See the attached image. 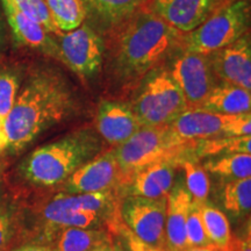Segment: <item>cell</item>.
<instances>
[{"label":"cell","instance_id":"6da1fadb","mask_svg":"<svg viewBox=\"0 0 251 251\" xmlns=\"http://www.w3.org/2000/svg\"><path fill=\"white\" fill-rule=\"evenodd\" d=\"M75 106L74 91L61 74L49 68L35 69L4 121L7 151H24L41 134L70 117Z\"/></svg>","mask_w":251,"mask_h":251},{"label":"cell","instance_id":"7a4b0ae2","mask_svg":"<svg viewBox=\"0 0 251 251\" xmlns=\"http://www.w3.org/2000/svg\"><path fill=\"white\" fill-rule=\"evenodd\" d=\"M114 51V69L124 81L146 76L172 50L181 47L184 33L163 20L146 1L124 23Z\"/></svg>","mask_w":251,"mask_h":251},{"label":"cell","instance_id":"3957f363","mask_svg":"<svg viewBox=\"0 0 251 251\" xmlns=\"http://www.w3.org/2000/svg\"><path fill=\"white\" fill-rule=\"evenodd\" d=\"M101 148L98 133L80 128L36 148L20 163L18 170L31 186L59 187L81 165L101 152Z\"/></svg>","mask_w":251,"mask_h":251},{"label":"cell","instance_id":"277c9868","mask_svg":"<svg viewBox=\"0 0 251 251\" xmlns=\"http://www.w3.org/2000/svg\"><path fill=\"white\" fill-rule=\"evenodd\" d=\"M117 188L94 193L68 194L58 192L47 200L39 211L41 236L51 241L64 228H102L119 212Z\"/></svg>","mask_w":251,"mask_h":251},{"label":"cell","instance_id":"5b68a950","mask_svg":"<svg viewBox=\"0 0 251 251\" xmlns=\"http://www.w3.org/2000/svg\"><path fill=\"white\" fill-rule=\"evenodd\" d=\"M193 142L180 140L169 126L142 127L113 149L121 174L120 187H124L137 171L152 163L187 159L191 153L193 155Z\"/></svg>","mask_w":251,"mask_h":251},{"label":"cell","instance_id":"8992f818","mask_svg":"<svg viewBox=\"0 0 251 251\" xmlns=\"http://www.w3.org/2000/svg\"><path fill=\"white\" fill-rule=\"evenodd\" d=\"M130 105L143 127L170 126L187 108L179 87L169 70L163 68L147 74Z\"/></svg>","mask_w":251,"mask_h":251},{"label":"cell","instance_id":"52a82bcc","mask_svg":"<svg viewBox=\"0 0 251 251\" xmlns=\"http://www.w3.org/2000/svg\"><path fill=\"white\" fill-rule=\"evenodd\" d=\"M250 24V4L237 0L213 12L203 23L184 34L181 48L208 55L246 35Z\"/></svg>","mask_w":251,"mask_h":251},{"label":"cell","instance_id":"ba28073f","mask_svg":"<svg viewBox=\"0 0 251 251\" xmlns=\"http://www.w3.org/2000/svg\"><path fill=\"white\" fill-rule=\"evenodd\" d=\"M58 61L83 78H91L100 71L103 58L102 37L83 23L76 29L55 35Z\"/></svg>","mask_w":251,"mask_h":251},{"label":"cell","instance_id":"9c48e42d","mask_svg":"<svg viewBox=\"0 0 251 251\" xmlns=\"http://www.w3.org/2000/svg\"><path fill=\"white\" fill-rule=\"evenodd\" d=\"M119 215L126 227L140 240L164 249L166 197L150 199L125 196L119 202Z\"/></svg>","mask_w":251,"mask_h":251},{"label":"cell","instance_id":"30bf717a","mask_svg":"<svg viewBox=\"0 0 251 251\" xmlns=\"http://www.w3.org/2000/svg\"><path fill=\"white\" fill-rule=\"evenodd\" d=\"M171 77L179 87L187 108H199L219 80L208 55L184 50L174 61Z\"/></svg>","mask_w":251,"mask_h":251},{"label":"cell","instance_id":"8fae6325","mask_svg":"<svg viewBox=\"0 0 251 251\" xmlns=\"http://www.w3.org/2000/svg\"><path fill=\"white\" fill-rule=\"evenodd\" d=\"M121 174L114 150L102 151L81 165L59 186L68 194L94 193L120 187Z\"/></svg>","mask_w":251,"mask_h":251},{"label":"cell","instance_id":"7c38bea8","mask_svg":"<svg viewBox=\"0 0 251 251\" xmlns=\"http://www.w3.org/2000/svg\"><path fill=\"white\" fill-rule=\"evenodd\" d=\"M213 72L221 83L251 91V43L249 33L225 48L208 54Z\"/></svg>","mask_w":251,"mask_h":251},{"label":"cell","instance_id":"4fadbf2b","mask_svg":"<svg viewBox=\"0 0 251 251\" xmlns=\"http://www.w3.org/2000/svg\"><path fill=\"white\" fill-rule=\"evenodd\" d=\"M141 125L130 103L101 100L97 109V133L112 147H118L139 131Z\"/></svg>","mask_w":251,"mask_h":251},{"label":"cell","instance_id":"5bb4252c","mask_svg":"<svg viewBox=\"0 0 251 251\" xmlns=\"http://www.w3.org/2000/svg\"><path fill=\"white\" fill-rule=\"evenodd\" d=\"M0 2L17 45L37 50L58 59L57 42L55 36H51V33L37 21L19 11L8 0H0Z\"/></svg>","mask_w":251,"mask_h":251},{"label":"cell","instance_id":"9a60e30c","mask_svg":"<svg viewBox=\"0 0 251 251\" xmlns=\"http://www.w3.org/2000/svg\"><path fill=\"white\" fill-rule=\"evenodd\" d=\"M153 13L181 33L200 26L214 7V0H147Z\"/></svg>","mask_w":251,"mask_h":251},{"label":"cell","instance_id":"2e32d148","mask_svg":"<svg viewBox=\"0 0 251 251\" xmlns=\"http://www.w3.org/2000/svg\"><path fill=\"white\" fill-rule=\"evenodd\" d=\"M231 115L213 113L202 108H186L169 126L170 129L185 142L227 136Z\"/></svg>","mask_w":251,"mask_h":251},{"label":"cell","instance_id":"e0dca14e","mask_svg":"<svg viewBox=\"0 0 251 251\" xmlns=\"http://www.w3.org/2000/svg\"><path fill=\"white\" fill-rule=\"evenodd\" d=\"M178 161L152 163L137 171L125 185V196H136L150 199L164 198L175 184Z\"/></svg>","mask_w":251,"mask_h":251},{"label":"cell","instance_id":"ac0fdd59","mask_svg":"<svg viewBox=\"0 0 251 251\" xmlns=\"http://www.w3.org/2000/svg\"><path fill=\"white\" fill-rule=\"evenodd\" d=\"M192 198L184 180L177 179L166 196L165 251H183L187 248L186 220Z\"/></svg>","mask_w":251,"mask_h":251},{"label":"cell","instance_id":"d6986e66","mask_svg":"<svg viewBox=\"0 0 251 251\" xmlns=\"http://www.w3.org/2000/svg\"><path fill=\"white\" fill-rule=\"evenodd\" d=\"M199 108L224 115L250 113V91L227 83L216 84Z\"/></svg>","mask_w":251,"mask_h":251},{"label":"cell","instance_id":"ffe728a7","mask_svg":"<svg viewBox=\"0 0 251 251\" xmlns=\"http://www.w3.org/2000/svg\"><path fill=\"white\" fill-rule=\"evenodd\" d=\"M108 236L102 228H64L55 234L51 248L54 251H89Z\"/></svg>","mask_w":251,"mask_h":251},{"label":"cell","instance_id":"44dd1931","mask_svg":"<svg viewBox=\"0 0 251 251\" xmlns=\"http://www.w3.org/2000/svg\"><path fill=\"white\" fill-rule=\"evenodd\" d=\"M147 0H83L86 12L108 26H118Z\"/></svg>","mask_w":251,"mask_h":251},{"label":"cell","instance_id":"7402d4cb","mask_svg":"<svg viewBox=\"0 0 251 251\" xmlns=\"http://www.w3.org/2000/svg\"><path fill=\"white\" fill-rule=\"evenodd\" d=\"M206 172L228 181L251 177V153H228L209 157L203 163Z\"/></svg>","mask_w":251,"mask_h":251},{"label":"cell","instance_id":"603a6c76","mask_svg":"<svg viewBox=\"0 0 251 251\" xmlns=\"http://www.w3.org/2000/svg\"><path fill=\"white\" fill-rule=\"evenodd\" d=\"M199 208L206 234L212 246L221 251H228L233 240V235L227 216L224 212L214 206H211L208 202L199 205Z\"/></svg>","mask_w":251,"mask_h":251},{"label":"cell","instance_id":"cb8c5ba5","mask_svg":"<svg viewBox=\"0 0 251 251\" xmlns=\"http://www.w3.org/2000/svg\"><path fill=\"white\" fill-rule=\"evenodd\" d=\"M228 153H251V135L218 136L194 142V157H216Z\"/></svg>","mask_w":251,"mask_h":251},{"label":"cell","instance_id":"d4e9b609","mask_svg":"<svg viewBox=\"0 0 251 251\" xmlns=\"http://www.w3.org/2000/svg\"><path fill=\"white\" fill-rule=\"evenodd\" d=\"M45 2L55 26L63 33L79 27L87 15L83 0H45Z\"/></svg>","mask_w":251,"mask_h":251},{"label":"cell","instance_id":"484cf974","mask_svg":"<svg viewBox=\"0 0 251 251\" xmlns=\"http://www.w3.org/2000/svg\"><path fill=\"white\" fill-rule=\"evenodd\" d=\"M222 202L227 212L237 218L250 214L251 177L227 181L222 192Z\"/></svg>","mask_w":251,"mask_h":251},{"label":"cell","instance_id":"4316f807","mask_svg":"<svg viewBox=\"0 0 251 251\" xmlns=\"http://www.w3.org/2000/svg\"><path fill=\"white\" fill-rule=\"evenodd\" d=\"M180 168H183L185 176V187L192 198V202L197 205H202L207 202V198L209 194L208 174L201 165L194 162V159H183L179 163Z\"/></svg>","mask_w":251,"mask_h":251},{"label":"cell","instance_id":"83f0119b","mask_svg":"<svg viewBox=\"0 0 251 251\" xmlns=\"http://www.w3.org/2000/svg\"><path fill=\"white\" fill-rule=\"evenodd\" d=\"M21 85V74L17 69H0V119L5 121L13 107Z\"/></svg>","mask_w":251,"mask_h":251},{"label":"cell","instance_id":"f1b7e54d","mask_svg":"<svg viewBox=\"0 0 251 251\" xmlns=\"http://www.w3.org/2000/svg\"><path fill=\"white\" fill-rule=\"evenodd\" d=\"M8 1L27 17L42 25L49 33L54 34V35H59L62 33L55 26L45 0H8Z\"/></svg>","mask_w":251,"mask_h":251},{"label":"cell","instance_id":"f546056e","mask_svg":"<svg viewBox=\"0 0 251 251\" xmlns=\"http://www.w3.org/2000/svg\"><path fill=\"white\" fill-rule=\"evenodd\" d=\"M186 242L188 247H209L211 241L206 234L199 205H191L186 220Z\"/></svg>","mask_w":251,"mask_h":251},{"label":"cell","instance_id":"4dcf8cb0","mask_svg":"<svg viewBox=\"0 0 251 251\" xmlns=\"http://www.w3.org/2000/svg\"><path fill=\"white\" fill-rule=\"evenodd\" d=\"M111 231L112 233H117L120 236L122 242L120 247L122 251H165L162 248L151 246V244L140 240L136 235H134L129 229L126 227L121 219H119L117 224L113 226Z\"/></svg>","mask_w":251,"mask_h":251},{"label":"cell","instance_id":"1f68e13d","mask_svg":"<svg viewBox=\"0 0 251 251\" xmlns=\"http://www.w3.org/2000/svg\"><path fill=\"white\" fill-rule=\"evenodd\" d=\"M17 230V214L8 203L0 201V251H5L11 244Z\"/></svg>","mask_w":251,"mask_h":251},{"label":"cell","instance_id":"d6a6232c","mask_svg":"<svg viewBox=\"0 0 251 251\" xmlns=\"http://www.w3.org/2000/svg\"><path fill=\"white\" fill-rule=\"evenodd\" d=\"M228 251H251V234L250 225H248L247 231L242 236L233 237L230 248Z\"/></svg>","mask_w":251,"mask_h":251},{"label":"cell","instance_id":"836d02e7","mask_svg":"<svg viewBox=\"0 0 251 251\" xmlns=\"http://www.w3.org/2000/svg\"><path fill=\"white\" fill-rule=\"evenodd\" d=\"M12 251H54L50 244L46 243H36L31 242L27 244H23V246L15 248Z\"/></svg>","mask_w":251,"mask_h":251},{"label":"cell","instance_id":"e575fe53","mask_svg":"<svg viewBox=\"0 0 251 251\" xmlns=\"http://www.w3.org/2000/svg\"><path fill=\"white\" fill-rule=\"evenodd\" d=\"M89 251H115L114 250V243L112 242L111 237L105 238V240L101 241V242L91 248Z\"/></svg>","mask_w":251,"mask_h":251},{"label":"cell","instance_id":"d590c367","mask_svg":"<svg viewBox=\"0 0 251 251\" xmlns=\"http://www.w3.org/2000/svg\"><path fill=\"white\" fill-rule=\"evenodd\" d=\"M7 136H6V131L4 127V121L0 119V153L7 150Z\"/></svg>","mask_w":251,"mask_h":251},{"label":"cell","instance_id":"8d00e7d4","mask_svg":"<svg viewBox=\"0 0 251 251\" xmlns=\"http://www.w3.org/2000/svg\"><path fill=\"white\" fill-rule=\"evenodd\" d=\"M235 1H237V0H214V7H213V12L218 11V9L225 7V6H227V5L233 4V2H235Z\"/></svg>","mask_w":251,"mask_h":251},{"label":"cell","instance_id":"74e56055","mask_svg":"<svg viewBox=\"0 0 251 251\" xmlns=\"http://www.w3.org/2000/svg\"><path fill=\"white\" fill-rule=\"evenodd\" d=\"M183 251H221V250L216 249V248H214L213 246H209V247H188Z\"/></svg>","mask_w":251,"mask_h":251},{"label":"cell","instance_id":"f35d334b","mask_svg":"<svg viewBox=\"0 0 251 251\" xmlns=\"http://www.w3.org/2000/svg\"><path fill=\"white\" fill-rule=\"evenodd\" d=\"M5 46V26L2 21L1 15H0V50L4 48Z\"/></svg>","mask_w":251,"mask_h":251},{"label":"cell","instance_id":"ab89813d","mask_svg":"<svg viewBox=\"0 0 251 251\" xmlns=\"http://www.w3.org/2000/svg\"><path fill=\"white\" fill-rule=\"evenodd\" d=\"M114 250L115 251H122L120 244H114Z\"/></svg>","mask_w":251,"mask_h":251}]
</instances>
